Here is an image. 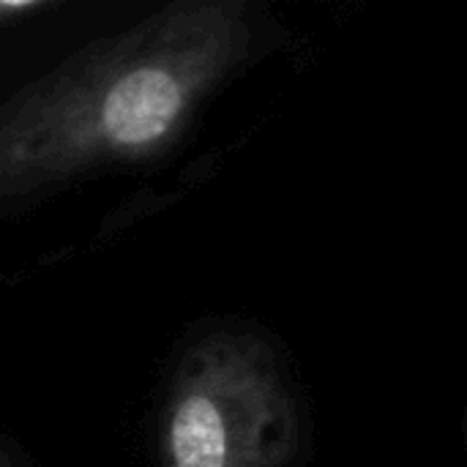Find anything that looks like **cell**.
Instances as JSON below:
<instances>
[{
    "instance_id": "6da1fadb",
    "label": "cell",
    "mask_w": 467,
    "mask_h": 467,
    "mask_svg": "<svg viewBox=\"0 0 467 467\" xmlns=\"http://www.w3.org/2000/svg\"><path fill=\"white\" fill-rule=\"evenodd\" d=\"M260 38L246 0L172 3L0 104V200L159 159Z\"/></svg>"
},
{
    "instance_id": "7a4b0ae2",
    "label": "cell",
    "mask_w": 467,
    "mask_h": 467,
    "mask_svg": "<svg viewBox=\"0 0 467 467\" xmlns=\"http://www.w3.org/2000/svg\"><path fill=\"white\" fill-rule=\"evenodd\" d=\"M298 410L265 342L216 331L181 358L159 421L161 467H285Z\"/></svg>"
},
{
    "instance_id": "3957f363",
    "label": "cell",
    "mask_w": 467,
    "mask_h": 467,
    "mask_svg": "<svg viewBox=\"0 0 467 467\" xmlns=\"http://www.w3.org/2000/svg\"><path fill=\"white\" fill-rule=\"evenodd\" d=\"M57 3L49 0H0V27L27 22L38 14H49Z\"/></svg>"
},
{
    "instance_id": "277c9868",
    "label": "cell",
    "mask_w": 467,
    "mask_h": 467,
    "mask_svg": "<svg viewBox=\"0 0 467 467\" xmlns=\"http://www.w3.org/2000/svg\"><path fill=\"white\" fill-rule=\"evenodd\" d=\"M0 467H14V465H11V462H8V460H5V457L0 454Z\"/></svg>"
}]
</instances>
